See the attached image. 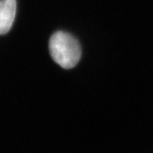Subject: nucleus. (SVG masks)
<instances>
[{
	"label": "nucleus",
	"instance_id": "obj_1",
	"mask_svg": "<svg viewBox=\"0 0 153 153\" xmlns=\"http://www.w3.org/2000/svg\"><path fill=\"white\" fill-rule=\"evenodd\" d=\"M50 55L55 63L64 69L76 66L81 58V47L76 38L65 32H56L49 39Z\"/></svg>",
	"mask_w": 153,
	"mask_h": 153
},
{
	"label": "nucleus",
	"instance_id": "obj_2",
	"mask_svg": "<svg viewBox=\"0 0 153 153\" xmlns=\"http://www.w3.org/2000/svg\"><path fill=\"white\" fill-rule=\"evenodd\" d=\"M16 12V0H0V35L10 32Z\"/></svg>",
	"mask_w": 153,
	"mask_h": 153
}]
</instances>
